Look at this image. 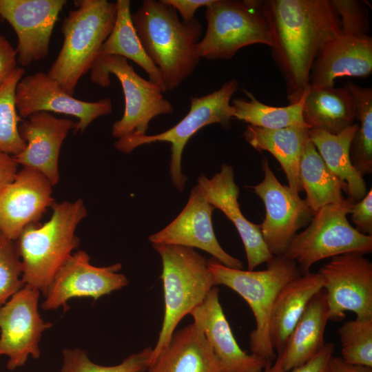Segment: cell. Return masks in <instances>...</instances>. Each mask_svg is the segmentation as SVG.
<instances>
[{
    "instance_id": "cell-39",
    "label": "cell",
    "mask_w": 372,
    "mask_h": 372,
    "mask_svg": "<svg viewBox=\"0 0 372 372\" xmlns=\"http://www.w3.org/2000/svg\"><path fill=\"white\" fill-rule=\"evenodd\" d=\"M350 214L351 220L360 233L372 236V189L366 192L359 201L355 202Z\"/></svg>"
},
{
    "instance_id": "cell-8",
    "label": "cell",
    "mask_w": 372,
    "mask_h": 372,
    "mask_svg": "<svg viewBox=\"0 0 372 372\" xmlns=\"http://www.w3.org/2000/svg\"><path fill=\"white\" fill-rule=\"evenodd\" d=\"M238 89V82L231 79L220 89L199 97L190 98L187 114L172 128L155 135H129L118 138L114 147L121 152L131 153L136 147L155 142L171 143L169 174L175 188L182 192L187 177L181 170L183 149L187 141L205 126L218 123L228 129L234 115L230 101Z\"/></svg>"
},
{
    "instance_id": "cell-16",
    "label": "cell",
    "mask_w": 372,
    "mask_h": 372,
    "mask_svg": "<svg viewBox=\"0 0 372 372\" xmlns=\"http://www.w3.org/2000/svg\"><path fill=\"white\" fill-rule=\"evenodd\" d=\"M65 0H0V16L18 39L17 62L28 67L48 55L50 38Z\"/></svg>"
},
{
    "instance_id": "cell-35",
    "label": "cell",
    "mask_w": 372,
    "mask_h": 372,
    "mask_svg": "<svg viewBox=\"0 0 372 372\" xmlns=\"http://www.w3.org/2000/svg\"><path fill=\"white\" fill-rule=\"evenodd\" d=\"M152 348L132 353L114 366H102L92 362L81 349H66L63 351L61 372H145L150 363Z\"/></svg>"
},
{
    "instance_id": "cell-22",
    "label": "cell",
    "mask_w": 372,
    "mask_h": 372,
    "mask_svg": "<svg viewBox=\"0 0 372 372\" xmlns=\"http://www.w3.org/2000/svg\"><path fill=\"white\" fill-rule=\"evenodd\" d=\"M372 72V37L341 34L326 43L310 72L311 88L333 87L342 76L366 77Z\"/></svg>"
},
{
    "instance_id": "cell-38",
    "label": "cell",
    "mask_w": 372,
    "mask_h": 372,
    "mask_svg": "<svg viewBox=\"0 0 372 372\" xmlns=\"http://www.w3.org/2000/svg\"><path fill=\"white\" fill-rule=\"evenodd\" d=\"M335 345L333 342L325 343L323 347L308 362L289 371H285L276 361L269 364L264 372H324L329 359L333 356Z\"/></svg>"
},
{
    "instance_id": "cell-10",
    "label": "cell",
    "mask_w": 372,
    "mask_h": 372,
    "mask_svg": "<svg viewBox=\"0 0 372 372\" xmlns=\"http://www.w3.org/2000/svg\"><path fill=\"white\" fill-rule=\"evenodd\" d=\"M91 81L102 87H108L110 74L120 81L125 97V110L121 118L112 128L114 138L144 135L151 120L174 112L172 104L163 95L157 84L139 76L127 59L120 56H106L95 60L91 68Z\"/></svg>"
},
{
    "instance_id": "cell-20",
    "label": "cell",
    "mask_w": 372,
    "mask_h": 372,
    "mask_svg": "<svg viewBox=\"0 0 372 372\" xmlns=\"http://www.w3.org/2000/svg\"><path fill=\"white\" fill-rule=\"evenodd\" d=\"M197 186L214 208L220 209L234 224L243 243L248 270L252 271L273 256L262 236L260 225L248 220L238 201L239 187L234 180L233 167L223 163L211 178L204 174L198 178Z\"/></svg>"
},
{
    "instance_id": "cell-36",
    "label": "cell",
    "mask_w": 372,
    "mask_h": 372,
    "mask_svg": "<svg viewBox=\"0 0 372 372\" xmlns=\"http://www.w3.org/2000/svg\"><path fill=\"white\" fill-rule=\"evenodd\" d=\"M22 272L14 241L0 231V307L25 285Z\"/></svg>"
},
{
    "instance_id": "cell-43",
    "label": "cell",
    "mask_w": 372,
    "mask_h": 372,
    "mask_svg": "<svg viewBox=\"0 0 372 372\" xmlns=\"http://www.w3.org/2000/svg\"><path fill=\"white\" fill-rule=\"evenodd\" d=\"M324 372H372V368L351 364L344 361L341 357L332 356Z\"/></svg>"
},
{
    "instance_id": "cell-12",
    "label": "cell",
    "mask_w": 372,
    "mask_h": 372,
    "mask_svg": "<svg viewBox=\"0 0 372 372\" xmlns=\"http://www.w3.org/2000/svg\"><path fill=\"white\" fill-rule=\"evenodd\" d=\"M263 180L250 186L262 200L265 217L260 225L263 240L273 256L283 255L297 231L311 222L313 213L304 200L281 184L262 160Z\"/></svg>"
},
{
    "instance_id": "cell-26",
    "label": "cell",
    "mask_w": 372,
    "mask_h": 372,
    "mask_svg": "<svg viewBox=\"0 0 372 372\" xmlns=\"http://www.w3.org/2000/svg\"><path fill=\"white\" fill-rule=\"evenodd\" d=\"M321 289L320 275L309 271L289 281L280 290L273 305L269 325L270 339L276 355L282 351L308 303Z\"/></svg>"
},
{
    "instance_id": "cell-4",
    "label": "cell",
    "mask_w": 372,
    "mask_h": 372,
    "mask_svg": "<svg viewBox=\"0 0 372 372\" xmlns=\"http://www.w3.org/2000/svg\"><path fill=\"white\" fill-rule=\"evenodd\" d=\"M207 265L215 286L230 288L249 306L256 320L249 335L251 353L271 363L277 356L269 334L273 305L282 287L301 275L298 265L284 255L273 256L262 271L230 268L213 258Z\"/></svg>"
},
{
    "instance_id": "cell-32",
    "label": "cell",
    "mask_w": 372,
    "mask_h": 372,
    "mask_svg": "<svg viewBox=\"0 0 372 372\" xmlns=\"http://www.w3.org/2000/svg\"><path fill=\"white\" fill-rule=\"evenodd\" d=\"M344 87L353 98L355 119L360 123L351 143L350 158L364 177L372 173V89L350 81Z\"/></svg>"
},
{
    "instance_id": "cell-15",
    "label": "cell",
    "mask_w": 372,
    "mask_h": 372,
    "mask_svg": "<svg viewBox=\"0 0 372 372\" xmlns=\"http://www.w3.org/2000/svg\"><path fill=\"white\" fill-rule=\"evenodd\" d=\"M15 104L20 117L26 118L38 112H53L78 119L74 131L82 133L99 117L112 112L111 99L89 102L69 94L47 73L38 72L22 78L15 90Z\"/></svg>"
},
{
    "instance_id": "cell-1",
    "label": "cell",
    "mask_w": 372,
    "mask_h": 372,
    "mask_svg": "<svg viewBox=\"0 0 372 372\" xmlns=\"http://www.w3.org/2000/svg\"><path fill=\"white\" fill-rule=\"evenodd\" d=\"M259 9L271 32V56L285 79L289 104L297 103L322 48L342 34L339 16L331 0L259 1Z\"/></svg>"
},
{
    "instance_id": "cell-31",
    "label": "cell",
    "mask_w": 372,
    "mask_h": 372,
    "mask_svg": "<svg viewBox=\"0 0 372 372\" xmlns=\"http://www.w3.org/2000/svg\"><path fill=\"white\" fill-rule=\"evenodd\" d=\"M308 87L297 103L285 107L264 104L251 92L243 89L242 91L249 100L237 98L232 101L233 118L247 123L248 125L272 130L293 125H307L302 117V107Z\"/></svg>"
},
{
    "instance_id": "cell-9",
    "label": "cell",
    "mask_w": 372,
    "mask_h": 372,
    "mask_svg": "<svg viewBox=\"0 0 372 372\" xmlns=\"http://www.w3.org/2000/svg\"><path fill=\"white\" fill-rule=\"evenodd\" d=\"M205 17L207 30L196 46L200 58L227 60L249 45H273L259 1L214 0L206 7Z\"/></svg>"
},
{
    "instance_id": "cell-33",
    "label": "cell",
    "mask_w": 372,
    "mask_h": 372,
    "mask_svg": "<svg viewBox=\"0 0 372 372\" xmlns=\"http://www.w3.org/2000/svg\"><path fill=\"white\" fill-rule=\"evenodd\" d=\"M25 70L17 67L10 76L0 87V152L16 156L26 144L19 131V116L15 104V90Z\"/></svg>"
},
{
    "instance_id": "cell-24",
    "label": "cell",
    "mask_w": 372,
    "mask_h": 372,
    "mask_svg": "<svg viewBox=\"0 0 372 372\" xmlns=\"http://www.w3.org/2000/svg\"><path fill=\"white\" fill-rule=\"evenodd\" d=\"M309 129L307 125L272 130L247 125L243 137L257 151H267L274 156L285 174L288 186L299 194L303 191L299 173L300 162L309 140Z\"/></svg>"
},
{
    "instance_id": "cell-2",
    "label": "cell",
    "mask_w": 372,
    "mask_h": 372,
    "mask_svg": "<svg viewBox=\"0 0 372 372\" xmlns=\"http://www.w3.org/2000/svg\"><path fill=\"white\" fill-rule=\"evenodd\" d=\"M131 17L146 54L161 71L165 92L175 90L200 61L196 46L202 25L196 18L180 21L163 0L143 1Z\"/></svg>"
},
{
    "instance_id": "cell-13",
    "label": "cell",
    "mask_w": 372,
    "mask_h": 372,
    "mask_svg": "<svg viewBox=\"0 0 372 372\" xmlns=\"http://www.w3.org/2000/svg\"><path fill=\"white\" fill-rule=\"evenodd\" d=\"M40 293L24 285L0 307V356L9 358V370L24 365L29 355L34 359L40 356L42 334L52 325L39 312Z\"/></svg>"
},
{
    "instance_id": "cell-40",
    "label": "cell",
    "mask_w": 372,
    "mask_h": 372,
    "mask_svg": "<svg viewBox=\"0 0 372 372\" xmlns=\"http://www.w3.org/2000/svg\"><path fill=\"white\" fill-rule=\"evenodd\" d=\"M16 50L6 38L0 34V87L17 68Z\"/></svg>"
},
{
    "instance_id": "cell-41",
    "label": "cell",
    "mask_w": 372,
    "mask_h": 372,
    "mask_svg": "<svg viewBox=\"0 0 372 372\" xmlns=\"http://www.w3.org/2000/svg\"><path fill=\"white\" fill-rule=\"evenodd\" d=\"M165 3L178 11L183 21L194 19L196 11L200 7L209 6L214 0H163Z\"/></svg>"
},
{
    "instance_id": "cell-11",
    "label": "cell",
    "mask_w": 372,
    "mask_h": 372,
    "mask_svg": "<svg viewBox=\"0 0 372 372\" xmlns=\"http://www.w3.org/2000/svg\"><path fill=\"white\" fill-rule=\"evenodd\" d=\"M329 320L340 321L346 311L359 320L372 319V263L358 253L331 258L318 270Z\"/></svg>"
},
{
    "instance_id": "cell-23",
    "label": "cell",
    "mask_w": 372,
    "mask_h": 372,
    "mask_svg": "<svg viewBox=\"0 0 372 372\" xmlns=\"http://www.w3.org/2000/svg\"><path fill=\"white\" fill-rule=\"evenodd\" d=\"M147 372H222L203 332L195 323L174 333Z\"/></svg>"
},
{
    "instance_id": "cell-28",
    "label": "cell",
    "mask_w": 372,
    "mask_h": 372,
    "mask_svg": "<svg viewBox=\"0 0 372 372\" xmlns=\"http://www.w3.org/2000/svg\"><path fill=\"white\" fill-rule=\"evenodd\" d=\"M358 125L351 126L333 135L319 130L309 129V136L329 169L347 185V194L354 202L366 194L364 177L353 165L350 145Z\"/></svg>"
},
{
    "instance_id": "cell-19",
    "label": "cell",
    "mask_w": 372,
    "mask_h": 372,
    "mask_svg": "<svg viewBox=\"0 0 372 372\" xmlns=\"http://www.w3.org/2000/svg\"><path fill=\"white\" fill-rule=\"evenodd\" d=\"M76 121L48 112H35L19 125L24 149L14 156L18 165L44 175L52 186L59 181V158L63 141Z\"/></svg>"
},
{
    "instance_id": "cell-27",
    "label": "cell",
    "mask_w": 372,
    "mask_h": 372,
    "mask_svg": "<svg viewBox=\"0 0 372 372\" xmlns=\"http://www.w3.org/2000/svg\"><path fill=\"white\" fill-rule=\"evenodd\" d=\"M302 117L310 129L337 135L353 124V98L344 87L311 88L309 85Z\"/></svg>"
},
{
    "instance_id": "cell-21",
    "label": "cell",
    "mask_w": 372,
    "mask_h": 372,
    "mask_svg": "<svg viewBox=\"0 0 372 372\" xmlns=\"http://www.w3.org/2000/svg\"><path fill=\"white\" fill-rule=\"evenodd\" d=\"M189 315L203 332L222 372H262L271 364L240 347L223 312L217 286Z\"/></svg>"
},
{
    "instance_id": "cell-6",
    "label": "cell",
    "mask_w": 372,
    "mask_h": 372,
    "mask_svg": "<svg viewBox=\"0 0 372 372\" xmlns=\"http://www.w3.org/2000/svg\"><path fill=\"white\" fill-rule=\"evenodd\" d=\"M162 260L165 311L150 363L168 345L181 320L200 304L215 287L207 260L193 248L152 245ZM149 363V364H150Z\"/></svg>"
},
{
    "instance_id": "cell-34",
    "label": "cell",
    "mask_w": 372,
    "mask_h": 372,
    "mask_svg": "<svg viewBox=\"0 0 372 372\" xmlns=\"http://www.w3.org/2000/svg\"><path fill=\"white\" fill-rule=\"evenodd\" d=\"M341 358L346 362L372 368V319L345 322L338 329Z\"/></svg>"
},
{
    "instance_id": "cell-37",
    "label": "cell",
    "mask_w": 372,
    "mask_h": 372,
    "mask_svg": "<svg viewBox=\"0 0 372 372\" xmlns=\"http://www.w3.org/2000/svg\"><path fill=\"white\" fill-rule=\"evenodd\" d=\"M331 3L339 16L342 34H368L370 30L369 13L362 1L331 0Z\"/></svg>"
},
{
    "instance_id": "cell-42",
    "label": "cell",
    "mask_w": 372,
    "mask_h": 372,
    "mask_svg": "<svg viewBox=\"0 0 372 372\" xmlns=\"http://www.w3.org/2000/svg\"><path fill=\"white\" fill-rule=\"evenodd\" d=\"M18 165L13 156L0 152V194L14 180Z\"/></svg>"
},
{
    "instance_id": "cell-3",
    "label": "cell",
    "mask_w": 372,
    "mask_h": 372,
    "mask_svg": "<svg viewBox=\"0 0 372 372\" xmlns=\"http://www.w3.org/2000/svg\"><path fill=\"white\" fill-rule=\"evenodd\" d=\"M81 198L54 203L52 214L41 227L27 226L16 240L25 285L43 295L56 273L79 245L75 231L86 217Z\"/></svg>"
},
{
    "instance_id": "cell-25",
    "label": "cell",
    "mask_w": 372,
    "mask_h": 372,
    "mask_svg": "<svg viewBox=\"0 0 372 372\" xmlns=\"http://www.w3.org/2000/svg\"><path fill=\"white\" fill-rule=\"evenodd\" d=\"M329 320L324 289L309 301L303 313L290 333L282 351L276 361L289 371L311 360L324 345V332Z\"/></svg>"
},
{
    "instance_id": "cell-30",
    "label": "cell",
    "mask_w": 372,
    "mask_h": 372,
    "mask_svg": "<svg viewBox=\"0 0 372 372\" xmlns=\"http://www.w3.org/2000/svg\"><path fill=\"white\" fill-rule=\"evenodd\" d=\"M116 4L114 28L101 45L96 59L116 55L130 59L142 68L149 75V80L160 86L165 92L161 71L146 54L134 28L130 1L117 0Z\"/></svg>"
},
{
    "instance_id": "cell-5",
    "label": "cell",
    "mask_w": 372,
    "mask_h": 372,
    "mask_svg": "<svg viewBox=\"0 0 372 372\" xmlns=\"http://www.w3.org/2000/svg\"><path fill=\"white\" fill-rule=\"evenodd\" d=\"M75 5L62 23L63 45L47 72L70 95L91 70L114 28L117 10L116 2L107 0H80Z\"/></svg>"
},
{
    "instance_id": "cell-14",
    "label": "cell",
    "mask_w": 372,
    "mask_h": 372,
    "mask_svg": "<svg viewBox=\"0 0 372 372\" xmlns=\"http://www.w3.org/2000/svg\"><path fill=\"white\" fill-rule=\"evenodd\" d=\"M90 261L89 255L83 250L72 253L43 295V309H67V302L72 298L83 297L96 300L128 285L127 277L118 273L121 264L96 267Z\"/></svg>"
},
{
    "instance_id": "cell-29",
    "label": "cell",
    "mask_w": 372,
    "mask_h": 372,
    "mask_svg": "<svg viewBox=\"0 0 372 372\" xmlns=\"http://www.w3.org/2000/svg\"><path fill=\"white\" fill-rule=\"evenodd\" d=\"M299 173L307 196L304 201L313 214L322 207L344 199L347 185L329 169L310 139L301 156Z\"/></svg>"
},
{
    "instance_id": "cell-17",
    "label": "cell",
    "mask_w": 372,
    "mask_h": 372,
    "mask_svg": "<svg viewBox=\"0 0 372 372\" xmlns=\"http://www.w3.org/2000/svg\"><path fill=\"white\" fill-rule=\"evenodd\" d=\"M214 209L196 185L178 216L165 228L149 236L148 240L152 245L198 248L228 267L242 269V262L227 254L216 237L211 220Z\"/></svg>"
},
{
    "instance_id": "cell-7",
    "label": "cell",
    "mask_w": 372,
    "mask_h": 372,
    "mask_svg": "<svg viewBox=\"0 0 372 372\" xmlns=\"http://www.w3.org/2000/svg\"><path fill=\"white\" fill-rule=\"evenodd\" d=\"M355 202L349 197L317 211L307 227L296 234L283 254L293 260L301 274L317 262L334 256L372 252V236L358 231L347 219Z\"/></svg>"
},
{
    "instance_id": "cell-18",
    "label": "cell",
    "mask_w": 372,
    "mask_h": 372,
    "mask_svg": "<svg viewBox=\"0 0 372 372\" xmlns=\"http://www.w3.org/2000/svg\"><path fill=\"white\" fill-rule=\"evenodd\" d=\"M52 185L41 173L23 167L0 194V231L15 241L54 203Z\"/></svg>"
}]
</instances>
